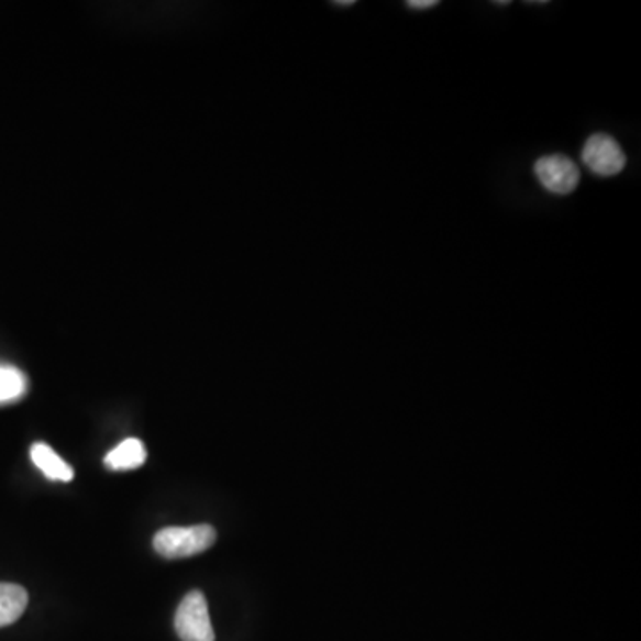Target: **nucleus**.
Wrapping results in <instances>:
<instances>
[{
    "label": "nucleus",
    "instance_id": "1",
    "mask_svg": "<svg viewBox=\"0 0 641 641\" xmlns=\"http://www.w3.org/2000/svg\"><path fill=\"white\" fill-rule=\"evenodd\" d=\"M214 542L215 529L212 526L166 528L155 534L154 549L161 556L178 560V557L197 556L211 548Z\"/></svg>",
    "mask_w": 641,
    "mask_h": 641
},
{
    "label": "nucleus",
    "instance_id": "2",
    "mask_svg": "<svg viewBox=\"0 0 641 641\" xmlns=\"http://www.w3.org/2000/svg\"><path fill=\"white\" fill-rule=\"evenodd\" d=\"M175 629L183 641H214L206 595L195 590L184 597L175 615Z\"/></svg>",
    "mask_w": 641,
    "mask_h": 641
},
{
    "label": "nucleus",
    "instance_id": "3",
    "mask_svg": "<svg viewBox=\"0 0 641 641\" xmlns=\"http://www.w3.org/2000/svg\"><path fill=\"white\" fill-rule=\"evenodd\" d=\"M581 157H583L586 168L599 177H615L623 172L626 163H628L618 141L609 134H603V132L586 140Z\"/></svg>",
    "mask_w": 641,
    "mask_h": 641
},
{
    "label": "nucleus",
    "instance_id": "4",
    "mask_svg": "<svg viewBox=\"0 0 641 641\" xmlns=\"http://www.w3.org/2000/svg\"><path fill=\"white\" fill-rule=\"evenodd\" d=\"M534 175L543 188L553 195H571L579 186L577 164L563 154L543 155L534 163Z\"/></svg>",
    "mask_w": 641,
    "mask_h": 641
},
{
    "label": "nucleus",
    "instance_id": "5",
    "mask_svg": "<svg viewBox=\"0 0 641 641\" xmlns=\"http://www.w3.org/2000/svg\"><path fill=\"white\" fill-rule=\"evenodd\" d=\"M31 460L47 478L54 482H70L74 478V468L65 460L57 456L56 451L47 444H34L31 447Z\"/></svg>",
    "mask_w": 641,
    "mask_h": 641
},
{
    "label": "nucleus",
    "instance_id": "6",
    "mask_svg": "<svg viewBox=\"0 0 641 641\" xmlns=\"http://www.w3.org/2000/svg\"><path fill=\"white\" fill-rule=\"evenodd\" d=\"M27 603L25 588L13 583H0V628L16 622L24 615Z\"/></svg>",
    "mask_w": 641,
    "mask_h": 641
},
{
    "label": "nucleus",
    "instance_id": "7",
    "mask_svg": "<svg viewBox=\"0 0 641 641\" xmlns=\"http://www.w3.org/2000/svg\"><path fill=\"white\" fill-rule=\"evenodd\" d=\"M146 450L137 439H126L106 456V465L113 471H132L145 464Z\"/></svg>",
    "mask_w": 641,
    "mask_h": 641
},
{
    "label": "nucleus",
    "instance_id": "8",
    "mask_svg": "<svg viewBox=\"0 0 641 641\" xmlns=\"http://www.w3.org/2000/svg\"><path fill=\"white\" fill-rule=\"evenodd\" d=\"M27 390V378L13 365H0V402L16 401Z\"/></svg>",
    "mask_w": 641,
    "mask_h": 641
},
{
    "label": "nucleus",
    "instance_id": "9",
    "mask_svg": "<svg viewBox=\"0 0 641 641\" xmlns=\"http://www.w3.org/2000/svg\"><path fill=\"white\" fill-rule=\"evenodd\" d=\"M439 4L436 0H408L407 5L410 10H430V8H435Z\"/></svg>",
    "mask_w": 641,
    "mask_h": 641
},
{
    "label": "nucleus",
    "instance_id": "10",
    "mask_svg": "<svg viewBox=\"0 0 641 641\" xmlns=\"http://www.w3.org/2000/svg\"><path fill=\"white\" fill-rule=\"evenodd\" d=\"M355 2L353 0H344V2H335V5H353Z\"/></svg>",
    "mask_w": 641,
    "mask_h": 641
}]
</instances>
